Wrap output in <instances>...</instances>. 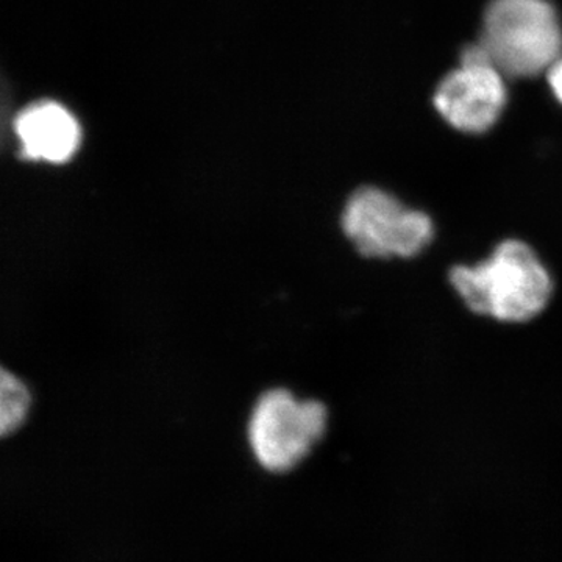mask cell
I'll return each mask as SVG.
<instances>
[{"instance_id": "6da1fadb", "label": "cell", "mask_w": 562, "mask_h": 562, "mask_svg": "<svg viewBox=\"0 0 562 562\" xmlns=\"http://www.w3.org/2000/svg\"><path fill=\"white\" fill-rule=\"evenodd\" d=\"M450 286L469 312L501 324H527L541 316L554 294L549 266L524 239H503L483 260L457 265Z\"/></svg>"}, {"instance_id": "7a4b0ae2", "label": "cell", "mask_w": 562, "mask_h": 562, "mask_svg": "<svg viewBox=\"0 0 562 562\" xmlns=\"http://www.w3.org/2000/svg\"><path fill=\"white\" fill-rule=\"evenodd\" d=\"M480 44L505 77H532L562 57V31L547 0H491Z\"/></svg>"}, {"instance_id": "3957f363", "label": "cell", "mask_w": 562, "mask_h": 562, "mask_svg": "<svg viewBox=\"0 0 562 562\" xmlns=\"http://www.w3.org/2000/svg\"><path fill=\"white\" fill-rule=\"evenodd\" d=\"M341 227L358 254L371 260H413L436 238L430 214L375 187L360 188L350 195Z\"/></svg>"}, {"instance_id": "277c9868", "label": "cell", "mask_w": 562, "mask_h": 562, "mask_svg": "<svg viewBox=\"0 0 562 562\" xmlns=\"http://www.w3.org/2000/svg\"><path fill=\"white\" fill-rule=\"evenodd\" d=\"M327 430V408L317 401H297L291 392H266L249 425L251 450L262 468L290 471Z\"/></svg>"}, {"instance_id": "5b68a950", "label": "cell", "mask_w": 562, "mask_h": 562, "mask_svg": "<svg viewBox=\"0 0 562 562\" xmlns=\"http://www.w3.org/2000/svg\"><path fill=\"white\" fill-rule=\"evenodd\" d=\"M505 103V76L480 43L465 47L460 68L441 81L435 95L436 110L443 120L468 133L491 128Z\"/></svg>"}, {"instance_id": "8992f818", "label": "cell", "mask_w": 562, "mask_h": 562, "mask_svg": "<svg viewBox=\"0 0 562 562\" xmlns=\"http://www.w3.org/2000/svg\"><path fill=\"white\" fill-rule=\"evenodd\" d=\"M16 133L22 154L31 160L68 161L80 143L76 117L55 102L35 103L22 111Z\"/></svg>"}, {"instance_id": "52a82bcc", "label": "cell", "mask_w": 562, "mask_h": 562, "mask_svg": "<svg viewBox=\"0 0 562 562\" xmlns=\"http://www.w3.org/2000/svg\"><path fill=\"white\" fill-rule=\"evenodd\" d=\"M31 406V394L25 384L13 373L0 375V431L10 435L21 427Z\"/></svg>"}, {"instance_id": "ba28073f", "label": "cell", "mask_w": 562, "mask_h": 562, "mask_svg": "<svg viewBox=\"0 0 562 562\" xmlns=\"http://www.w3.org/2000/svg\"><path fill=\"white\" fill-rule=\"evenodd\" d=\"M547 74H549L550 87H552L554 95L562 103V57L553 63Z\"/></svg>"}]
</instances>
